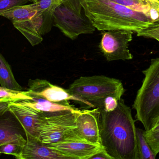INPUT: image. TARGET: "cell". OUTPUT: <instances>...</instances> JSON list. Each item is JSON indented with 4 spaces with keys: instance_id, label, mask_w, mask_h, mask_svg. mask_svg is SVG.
Wrapping results in <instances>:
<instances>
[{
    "instance_id": "obj_1",
    "label": "cell",
    "mask_w": 159,
    "mask_h": 159,
    "mask_svg": "<svg viewBox=\"0 0 159 159\" xmlns=\"http://www.w3.org/2000/svg\"><path fill=\"white\" fill-rule=\"evenodd\" d=\"M135 121L121 99L113 111H100L101 144L113 159H139Z\"/></svg>"
},
{
    "instance_id": "obj_2",
    "label": "cell",
    "mask_w": 159,
    "mask_h": 159,
    "mask_svg": "<svg viewBox=\"0 0 159 159\" xmlns=\"http://www.w3.org/2000/svg\"><path fill=\"white\" fill-rule=\"evenodd\" d=\"M84 14L100 31L138 33L157 22L149 16L108 0H81Z\"/></svg>"
},
{
    "instance_id": "obj_3",
    "label": "cell",
    "mask_w": 159,
    "mask_h": 159,
    "mask_svg": "<svg viewBox=\"0 0 159 159\" xmlns=\"http://www.w3.org/2000/svg\"><path fill=\"white\" fill-rule=\"evenodd\" d=\"M143 73L144 78L132 106L136 111L135 120L143 124L145 130L149 131L159 116V57L152 59Z\"/></svg>"
},
{
    "instance_id": "obj_4",
    "label": "cell",
    "mask_w": 159,
    "mask_h": 159,
    "mask_svg": "<svg viewBox=\"0 0 159 159\" xmlns=\"http://www.w3.org/2000/svg\"><path fill=\"white\" fill-rule=\"evenodd\" d=\"M67 90L71 95L99 109L106 97L113 96L120 101L126 91L120 80L103 75L80 77Z\"/></svg>"
},
{
    "instance_id": "obj_5",
    "label": "cell",
    "mask_w": 159,
    "mask_h": 159,
    "mask_svg": "<svg viewBox=\"0 0 159 159\" xmlns=\"http://www.w3.org/2000/svg\"><path fill=\"white\" fill-rule=\"evenodd\" d=\"M54 26L68 38L75 40L81 34H92L95 28L89 18L81 13V9L61 3L53 15Z\"/></svg>"
},
{
    "instance_id": "obj_6",
    "label": "cell",
    "mask_w": 159,
    "mask_h": 159,
    "mask_svg": "<svg viewBox=\"0 0 159 159\" xmlns=\"http://www.w3.org/2000/svg\"><path fill=\"white\" fill-rule=\"evenodd\" d=\"M76 114L71 113L46 117V123L40 129V141L48 145L66 140H82L76 131Z\"/></svg>"
},
{
    "instance_id": "obj_7",
    "label": "cell",
    "mask_w": 159,
    "mask_h": 159,
    "mask_svg": "<svg viewBox=\"0 0 159 159\" xmlns=\"http://www.w3.org/2000/svg\"><path fill=\"white\" fill-rule=\"evenodd\" d=\"M133 33L125 30H110L102 33L99 48L107 61L132 59L133 56L129 47Z\"/></svg>"
},
{
    "instance_id": "obj_8",
    "label": "cell",
    "mask_w": 159,
    "mask_h": 159,
    "mask_svg": "<svg viewBox=\"0 0 159 159\" xmlns=\"http://www.w3.org/2000/svg\"><path fill=\"white\" fill-rule=\"evenodd\" d=\"M27 91L31 97L41 98L53 102L65 104H70V101H75L85 105L88 108H94L89 103L71 95L67 89L53 85L45 79H30Z\"/></svg>"
},
{
    "instance_id": "obj_9",
    "label": "cell",
    "mask_w": 159,
    "mask_h": 159,
    "mask_svg": "<svg viewBox=\"0 0 159 159\" xmlns=\"http://www.w3.org/2000/svg\"><path fill=\"white\" fill-rule=\"evenodd\" d=\"M9 110L20 122L26 133L39 139L40 129L46 123V117L41 112L16 101H11Z\"/></svg>"
},
{
    "instance_id": "obj_10",
    "label": "cell",
    "mask_w": 159,
    "mask_h": 159,
    "mask_svg": "<svg viewBox=\"0 0 159 159\" xmlns=\"http://www.w3.org/2000/svg\"><path fill=\"white\" fill-rule=\"evenodd\" d=\"M47 145L70 159H90L103 147L102 144L92 143L83 140L60 141Z\"/></svg>"
},
{
    "instance_id": "obj_11",
    "label": "cell",
    "mask_w": 159,
    "mask_h": 159,
    "mask_svg": "<svg viewBox=\"0 0 159 159\" xmlns=\"http://www.w3.org/2000/svg\"><path fill=\"white\" fill-rule=\"evenodd\" d=\"M99 114L100 111L97 108L83 110L76 114V131L81 139L92 143L101 144Z\"/></svg>"
},
{
    "instance_id": "obj_12",
    "label": "cell",
    "mask_w": 159,
    "mask_h": 159,
    "mask_svg": "<svg viewBox=\"0 0 159 159\" xmlns=\"http://www.w3.org/2000/svg\"><path fill=\"white\" fill-rule=\"evenodd\" d=\"M26 142L18 159H70L52 149L40 139L26 133Z\"/></svg>"
},
{
    "instance_id": "obj_13",
    "label": "cell",
    "mask_w": 159,
    "mask_h": 159,
    "mask_svg": "<svg viewBox=\"0 0 159 159\" xmlns=\"http://www.w3.org/2000/svg\"><path fill=\"white\" fill-rule=\"evenodd\" d=\"M32 100H18L19 103L30 106L41 113L46 117L69 113H80L83 110L75 108L70 104L53 102L41 98L32 97Z\"/></svg>"
},
{
    "instance_id": "obj_14",
    "label": "cell",
    "mask_w": 159,
    "mask_h": 159,
    "mask_svg": "<svg viewBox=\"0 0 159 159\" xmlns=\"http://www.w3.org/2000/svg\"><path fill=\"white\" fill-rule=\"evenodd\" d=\"M23 138H26L23 127L8 109L0 117V145Z\"/></svg>"
},
{
    "instance_id": "obj_15",
    "label": "cell",
    "mask_w": 159,
    "mask_h": 159,
    "mask_svg": "<svg viewBox=\"0 0 159 159\" xmlns=\"http://www.w3.org/2000/svg\"><path fill=\"white\" fill-rule=\"evenodd\" d=\"M132 10L145 14L159 23L158 0H108Z\"/></svg>"
},
{
    "instance_id": "obj_16",
    "label": "cell",
    "mask_w": 159,
    "mask_h": 159,
    "mask_svg": "<svg viewBox=\"0 0 159 159\" xmlns=\"http://www.w3.org/2000/svg\"><path fill=\"white\" fill-rule=\"evenodd\" d=\"M36 14L41 20L43 35L50 31L53 21V15L60 0H38L36 2Z\"/></svg>"
},
{
    "instance_id": "obj_17",
    "label": "cell",
    "mask_w": 159,
    "mask_h": 159,
    "mask_svg": "<svg viewBox=\"0 0 159 159\" xmlns=\"http://www.w3.org/2000/svg\"><path fill=\"white\" fill-rule=\"evenodd\" d=\"M37 11L36 3L23 5L13 7L1 16L8 19L12 23L21 22L31 19Z\"/></svg>"
},
{
    "instance_id": "obj_18",
    "label": "cell",
    "mask_w": 159,
    "mask_h": 159,
    "mask_svg": "<svg viewBox=\"0 0 159 159\" xmlns=\"http://www.w3.org/2000/svg\"><path fill=\"white\" fill-rule=\"evenodd\" d=\"M0 85L9 89L22 91L23 88L15 79L12 69L0 52Z\"/></svg>"
},
{
    "instance_id": "obj_19",
    "label": "cell",
    "mask_w": 159,
    "mask_h": 159,
    "mask_svg": "<svg viewBox=\"0 0 159 159\" xmlns=\"http://www.w3.org/2000/svg\"><path fill=\"white\" fill-rule=\"evenodd\" d=\"M13 24L14 27L26 37L33 46L39 44L43 41V36L36 30L31 19L21 22H15Z\"/></svg>"
},
{
    "instance_id": "obj_20",
    "label": "cell",
    "mask_w": 159,
    "mask_h": 159,
    "mask_svg": "<svg viewBox=\"0 0 159 159\" xmlns=\"http://www.w3.org/2000/svg\"><path fill=\"white\" fill-rule=\"evenodd\" d=\"M144 131L136 128L137 148L139 159H155L157 156L151 149L144 136Z\"/></svg>"
},
{
    "instance_id": "obj_21",
    "label": "cell",
    "mask_w": 159,
    "mask_h": 159,
    "mask_svg": "<svg viewBox=\"0 0 159 159\" xmlns=\"http://www.w3.org/2000/svg\"><path fill=\"white\" fill-rule=\"evenodd\" d=\"M26 142V138H23L1 145L0 154L12 155L17 159Z\"/></svg>"
},
{
    "instance_id": "obj_22",
    "label": "cell",
    "mask_w": 159,
    "mask_h": 159,
    "mask_svg": "<svg viewBox=\"0 0 159 159\" xmlns=\"http://www.w3.org/2000/svg\"><path fill=\"white\" fill-rule=\"evenodd\" d=\"M0 98H7L12 101L32 100L29 91L13 90L0 86Z\"/></svg>"
},
{
    "instance_id": "obj_23",
    "label": "cell",
    "mask_w": 159,
    "mask_h": 159,
    "mask_svg": "<svg viewBox=\"0 0 159 159\" xmlns=\"http://www.w3.org/2000/svg\"><path fill=\"white\" fill-rule=\"evenodd\" d=\"M144 136L156 156L159 153V131H144Z\"/></svg>"
},
{
    "instance_id": "obj_24",
    "label": "cell",
    "mask_w": 159,
    "mask_h": 159,
    "mask_svg": "<svg viewBox=\"0 0 159 159\" xmlns=\"http://www.w3.org/2000/svg\"><path fill=\"white\" fill-rule=\"evenodd\" d=\"M30 0H0V16L7 10L27 4Z\"/></svg>"
},
{
    "instance_id": "obj_25",
    "label": "cell",
    "mask_w": 159,
    "mask_h": 159,
    "mask_svg": "<svg viewBox=\"0 0 159 159\" xmlns=\"http://www.w3.org/2000/svg\"><path fill=\"white\" fill-rule=\"evenodd\" d=\"M138 36L156 39L159 42V27L156 24L137 33Z\"/></svg>"
},
{
    "instance_id": "obj_26",
    "label": "cell",
    "mask_w": 159,
    "mask_h": 159,
    "mask_svg": "<svg viewBox=\"0 0 159 159\" xmlns=\"http://www.w3.org/2000/svg\"><path fill=\"white\" fill-rule=\"evenodd\" d=\"M119 100L113 96L106 97L103 101L102 106L99 111L110 112L115 110L118 105Z\"/></svg>"
},
{
    "instance_id": "obj_27",
    "label": "cell",
    "mask_w": 159,
    "mask_h": 159,
    "mask_svg": "<svg viewBox=\"0 0 159 159\" xmlns=\"http://www.w3.org/2000/svg\"><path fill=\"white\" fill-rule=\"evenodd\" d=\"M11 101L7 98H0V117L8 111Z\"/></svg>"
},
{
    "instance_id": "obj_28",
    "label": "cell",
    "mask_w": 159,
    "mask_h": 159,
    "mask_svg": "<svg viewBox=\"0 0 159 159\" xmlns=\"http://www.w3.org/2000/svg\"><path fill=\"white\" fill-rule=\"evenodd\" d=\"M114 159L110 155L107 153V151L103 147L99 152L93 155L90 159Z\"/></svg>"
},
{
    "instance_id": "obj_29",
    "label": "cell",
    "mask_w": 159,
    "mask_h": 159,
    "mask_svg": "<svg viewBox=\"0 0 159 159\" xmlns=\"http://www.w3.org/2000/svg\"><path fill=\"white\" fill-rule=\"evenodd\" d=\"M159 131V116L157 117L153 121L151 129L148 131Z\"/></svg>"
},
{
    "instance_id": "obj_30",
    "label": "cell",
    "mask_w": 159,
    "mask_h": 159,
    "mask_svg": "<svg viewBox=\"0 0 159 159\" xmlns=\"http://www.w3.org/2000/svg\"><path fill=\"white\" fill-rule=\"evenodd\" d=\"M38 0H30V2H32L33 3H35L37 2Z\"/></svg>"
},
{
    "instance_id": "obj_31",
    "label": "cell",
    "mask_w": 159,
    "mask_h": 159,
    "mask_svg": "<svg viewBox=\"0 0 159 159\" xmlns=\"http://www.w3.org/2000/svg\"><path fill=\"white\" fill-rule=\"evenodd\" d=\"M61 2V3L62 2H66V1H70V0H60Z\"/></svg>"
},
{
    "instance_id": "obj_32",
    "label": "cell",
    "mask_w": 159,
    "mask_h": 159,
    "mask_svg": "<svg viewBox=\"0 0 159 159\" xmlns=\"http://www.w3.org/2000/svg\"><path fill=\"white\" fill-rule=\"evenodd\" d=\"M158 1H159V0H158Z\"/></svg>"
},
{
    "instance_id": "obj_33",
    "label": "cell",
    "mask_w": 159,
    "mask_h": 159,
    "mask_svg": "<svg viewBox=\"0 0 159 159\" xmlns=\"http://www.w3.org/2000/svg\"></svg>"
}]
</instances>
